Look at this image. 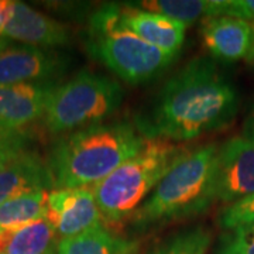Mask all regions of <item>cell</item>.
I'll return each instance as SVG.
<instances>
[{
	"instance_id": "1",
	"label": "cell",
	"mask_w": 254,
	"mask_h": 254,
	"mask_svg": "<svg viewBox=\"0 0 254 254\" xmlns=\"http://www.w3.org/2000/svg\"><path fill=\"white\" fill-rule=\"evenodd\" d=\"M239 93L216 63L196 57L171 75L136 115L145 140L187 141L227 127L236 118Z\"/></svg>"
},
{
	"instance_id": "2",
	"label": "cell",
	"mask_w": 254,
	"mask_h": 254,
	"mask_svg": "<svg viewBox=\"0 0 254 254\" xmlns=\"http://www.w3.org/2000/svg\"><path fill=\"white\" fill-rule=\"evenodd\" d=\"M145 138L128 122L99 123L64 134L47 164L54 190L92 188L137 155Z\"/></svg>"
},
{
	"instance_id": "3",
	"label": "cell",
	"mask_w": 254,
	"mask_h": 254,
	"mask_svg": "<svg viewBox=\"0 0 254 254\" xmlns=\"http://www.w3.org/2000/svg\"><path fill=\"white\" fill-rule=\"evenodd\" d=\"M216 144L190 150L131 215L133 229L145 230L160 223L192 218L206 212L216 200Z\"/></svg>"
},
{
	"instance_id": "4",
	"label": "cell",
	"mask_w": 254,
	"mask_h": 254,
	"mask_svg": "<svg viewBox=\"0 0 254 254\" xmlns=\"http://www.w3.org/2000/svg\"><path fill=\"white\" fill-rule=\"evenodd\" d=\"M86 43L88 51L98 61L131 85L158 78L178 57L164 53L130 31L120 20L118 4L102 6L92 14Z\"/></svg>"
},
{
	"instance_id": "5",
	"label": "cell",
	"mask_w": 254,
	"mask_h": 254,
	"mask_svg": "<svg viewBox=\"0 0 254 254\" xmlns=\"http://www.w3.org/2000/svg\"><path fill=\"white\" fill-rule=\"evenodd\" d=\"M190 150L170 140H145L143 150L92 187L102 216L119 222L133 215L167 173Z\"/></svg>"
},
{
	"instance_id": "6",
	"label": "cell",
	"mask_w": 254,
	"mask_h": 254,
	"mask_svg": "<svg viewBox=\"0 0 254 254\" xmlns=\"http://www.w3.org/2000/svg\"><path fill=\"white\" fill-rule=\"evenodd\" d=\"M123 99L125 89L119 82L81 71L55 86L44 113V125L51 134L58 136L99 125L118 112Z\"/></svg>"
},
{
	"instance_id": "7",
	"label": "cell",
	"mask_w": 254,
	"mask_h": 254,
	"mask_svg": "<svg viewBox=\"0 0 254 254\" xmlns=\"http://www.w3.org/2000/svg\"><path fill=\"white\" fill-rule=\"evenodd\" d=\"M215 195L227 205L254 195V144L245 137H230L218 147Z\"/></svg>"
},
{
	"instance_id": "8",
	"label": "cell",
	"mask_w": 254,
	"mask_h": 254,
	"mask_svg": "<svg viewBox=\"0 0 254 254\" xmlns=\"http://www.w3.org/2000/svg\"><path fill=\"white\" fill-rule=\"evenodd\" d=\"M68 65V58L53 50L7 44L0 51V85L57 82Z\"/></svg>"
},
{
	"instance_id": "9",
	"label": "cell",
	"mask_w": 254,
	"mask_h": 254,
	"mask_svg": "<svg viewBox=\"0 0 254 254\" xmlns=\"http://www.w3.org/2000/svg\"><path fill=\"white\" fill-rule=\"evenodd\" d=\"M46 218L63 240L100 226L103 216L92 188H71L48 192Z\"/></svg>"
},
{
	"instance_id": "10",
	"label": "cell",
	"mask_w": 254,
	"mask_h": 254,
	"mask_svg": "<svg viewBox=\"0 0 254 254\" xmlns=\"http://www.w3.org/2000/svg\"><path fill=\"white\" fill-rule=\"evenodd\" d=\"M58 83L0 85V128L20 130L44 116Z\"/></svg>"
},
{
	"instance_id": "11",
	"label": "cell",
	"mask_w": 254,
	"mask_h": 254,
	"mask_svg": "<svg viewBox=\"0 0 254 254\" xmlns=\"http://www.w3.org/2000/svg\"><path fill=\"white\" fill-rule=\"evenodd\" d=\"M1 36L24 43L26 46L41 48L66 46L71 41L69 30L65 24L37 11L23 1H14L11 17L3 27Z\"/></svg>"
},
{
	"instance_id": "12",
	"label": "cell",
	"mask_w": 254,
	"mask_h": 254,
	"mask_svg": "<svg viewBox=\"0 0 254 254\" xmlns=\"http://www.w3.org/2000/svg\"><path fill=\"white\" fill-rule=\"evenodd\" d=\"M118 7L122 23L130 31L167 54H180L188 26L163 14L140 9L138 6L118 4Z\"/></svg>"
},
{
	"instance_id": "13",
	"label": "cell",
	"mask_w": 254,
	"mask_h": 254,
	"mask_svg": "<svg viewBox=\"0 0 254 254\" xmlns=\"http://www.w3.org/2000/svg\"><path fill=\"white\" fill-rule=\"evenodd\" d=\"M200 31L209 53L225 63H235L246 58L253 43V24L239 17H205L202 20Z\"/></svg>"
},
{
	"instance_id": "14",
	"label": "cell",
	"mask_w": 254,
	"mask_h": 254,
	"mask_svg": "<svg viewBox=\"0 0 254 254\" xmlns=\"http://www.w3.org/2000/svg\"><path fill=\"white\" fill-rule=\"evenodd\" d=\"M54 181L47 161L31 150L0 171V205L34 190H53Z\"/></svg>"
},
{
	"instance_id": "15",
	"label": "cell",
	"mask_w": 254,
	"mask_h": 254,
	"mask_svg": "<svg viewBox=\"0 0 254 254\" xmlns=\"http://www.w3.org/2000/svg\"><path fill=\"white\" fill-rule=\"evenodd\" d=\"M137 243L122 239L103 225L78 236L63 239L58 254H134Z\"/></svg>"
},
{
	"instance_id": "16",
	"label": "cell",
	"mask_w": 254,
	"mask_h": 254,
	"mask_svg": "<svg viewBox=\"0 0 254 254\" xmlns=\"http://www.w3.org/2000/svg\"><path fill=\"white\" fill-rule=\"evenodd\" d=\"M50 190H34L0 205V233L14 235L23 227L46 218Z\"/></svg>"
},
{
	"instance_id": "17",
	"label": "cell",
	"mask_w": 254,
	"mask_h": 254,
	"mask_svg": "<svg viewBox=\"0 0 254 254\" xmlns=\"http://www.w3.org/2000/svg\"><path fill=\"white\" fill-rule=\"evenodd\" d=\"M61 239L54 225L47 218L23 227L10 237L7 254H58Z\"/></svg>"
},
{
	"instance_id": "18",
	"label": "cell",
	"mask_w": 254,
	"mask_h": 254,
	"mask_svg": "<svg viewBox=\"0 0 254 254\" xmlns=\"http://www.w3.org/2000/svg\"><path fill=\"white\" fill-rule=\"evenodd\" d=\"M140 9L171 17L188 26L200 17L218 16L219 0H148L137 3Z\"/></svg>"
},
{
	"instance_id": "19",
	"label": "cell",
	"mask_w": 254,
	"mask_h": 254,
	"mask_svg": "<svg viewBox=\"0 0 254 254\" xmlns=\"http://www.w3.org/2000/svg\"><path fill=\"white\" fill-rule=\"evenodd\" d=\"M212 245V235L206 227L182 229L157 245L150 254H206Z\"/></svg>"
},
{
	"instance_id": "20",
	"label": "cell",
	"mask_w": 254,
	"mask_h": 254,
	"mask_svg": "<svg viewBox=\"0 0 254 254\" xmlns=\"http://www.w3.org/2000/svg\"><path fill=\"white\" fill-rule=\"evenodd\" d=\"M31 137L26 130L0 128V171L30 151Z\"/></svg>"
},
{
	"instance_id": "21",
	"label": "cell",
	"mask_w": 254,
	"mask_h": 254,
	"mask_svg": "<svg viewBox=\"0 0 254 254\" xmlns=\"http://www.w3.org/2000/svg\"><path fill=\"white\" fill-rule=\"evenodd\" d=\"M216 254H254V226L223 230L218 240Z\"/></svg>"
},
{
	"instance_id": "22",
	"label": "cell",
	"mask_w": 254,
	"mask_h": 254,
	"mask_svg": "<svg viewBox=\"0 0 254 254\" xmlns=\"http://www.w3.org/2000/svg\"><path fill=\"white\" fill-rule=\"evenodd\" d=\"M223 230L239 226H254V195L227 205L218 219Z\"/></svg>"
},
{
	"instance_id": "23",
	"label": "cell",
	"mask_w": 254,
	"mask_h": 254,
	"mask_svg": "<svg viewBox=\"0 0 254 254\" xmlns=\"http://www.w3.org/2000/svg\"><path fill=\"white\" fill-rule=\"evenodd\" d=\"M218 16L243 18L254 24V0H219Z\"/></svg>"
},
{
	"instance_id": "24",
	"label": "cell",
	"mask_w": 254,
	"mask_h": 254,
	"mask_svg": "<svg viewBox=\"0 0 254 254\" xmlns=\"http://www.w3.org/2000/svg\"><path fill=\"white\" fill-rule=\"evenodd\" d=\"M242 137L247 138L254 144V105L252 106L250 112L247 113L243 123V130H242Z\"/></svg>"
},
{
	"instance_id": "25",
	"label": "cell",
	"mask_w": 254,
	"mask_h": 254,
	"mask_svg": "<svg viewBox=\"0 0 254 254\" xmlns=\"http://www.w3.org/2000/svg\"><path fill=\"white\" fill-rule=\"evenodd\" d=\"M14 9V1L13 0H0V28L3 31V27L11 17V13Z\"/></svg>"
},
{
	"instance_id": "26",
	"label": "cell",
	"mask_w": 254,
	"mask_h": 254,
	"mask_svg": "<svg viewBox=\"0 0 254 254\" xmlns=\"http://www.w3.org/2000/svg\"><path fill=\"white\" fill-rule=\"evenodd\" d=\"M254 27V24H253ZM246 63L249 64V65H252V66H254V36H253V43H252V47H250V51H249V54H247V57L245 58Z\"/></svg>"
},
{
	"instance_id": "27",
	"label": "cell",
	"mask_w": 254,
	"mask_h": 254,
	"mask_svg": "<svg viewBox=\"0 0 254 254\" xmlns=\"http://www.w3.org/2000/svg\"><path fill=\"white\" fill-rule=\"evenodd\" d=\"M7 44H9V40H7V38H4V37H3V40H1V41H0V51H1V50H3V47H6V46H7Z\"/></svg>"
},
{
	"instance_id": "28",
	"label": "cell",
	"mask_w": 254,
	"mask_h": 254,
	"mask_svg": "<svg viewBox=\"0 0 254 254\" xmlns=\"http://www.w3.org/2000/svg\"><path fill=\"white\" fill-rule=\"evenodd\" d=\"M3 40V36H1V28H0V41Z\"/></svg>"
},
{
	"instance_id": "29",
	"label": "cell",
	"mask_w": 254,
	"mask_h": 254,
	"mask_svg": "<svg viewBox=\"0 0 254 254\" xmlns=\"http://www.w3.org/2000/svg\"><path fill=\"white\" fill-rule=\"evenodd\" d=\"M1 254H7V253H6V252H4V253H1Z\"/></svg>"
}]
</instances>
